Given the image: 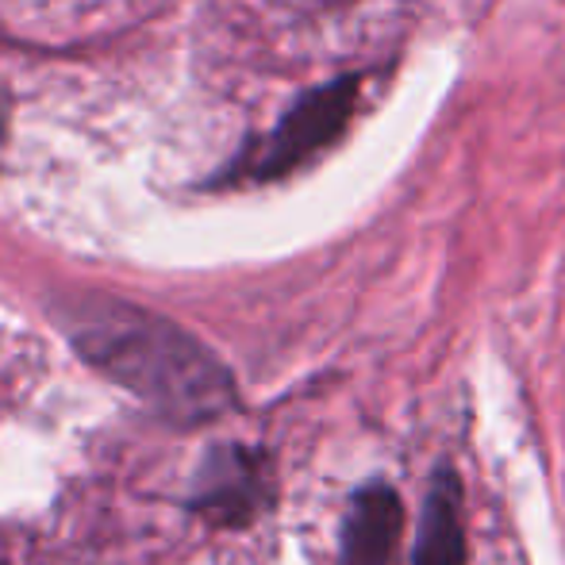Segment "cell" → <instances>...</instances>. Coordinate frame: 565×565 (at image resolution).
<instances>
[{
  "label": "cell",
  "mask_w": 565,
  "mask_h": 565,
  "mask_svg": "<svg viewBox=\"0 0 565 565\" xmlns=\"http://www.w3.org/2000/svg\"><path fill=\"white\" fill-rule=\"evenodd\" d=\"M70 339L82 358L173 424H201L235 404V385L212 350L154 312L89 297L70 312Z\"/></svg>",
  "instance_id": "1"
},
{
  "label": "cell",
  "mask_w": 565,
  "mask_h": 565,
  "mask_svg": "<svg viewBox=\"0 0 565 565\" xmlns=\"http://www.w3.org/2000/svg\"><path fill=\"white\" fill-rule=\"evenodd\" d=\"M358 97H362V77L358 74L335 77L331 85L305 93L258 147L246 150L243 158H235L220 173V185H231V181H277L297 170V166H305L308 158L320 154L323 147H331L347 131Z\"/></svg>",
  "instance_id": "2"
},
{
  "label": "cell",
  "mask_w": 565,
  "mask_h": 565,
  "mask_svg": "<svg viewBox=\"0 0 565 565\" xmlns=\"http://www.w3.org/2000/svg\"><path fill=\"white\" fill-rule=\"evenodd\" d=\"M196 515L224 527H243L269 504V466L258 450L216 447L201 461V473L185 500Z\"/></svg>",
  "instance_id": "3"
},
{
  "label": "cell",
  "mask_w": 565,
  "mask_h": 565,
  "mask_svg": "<svg viewBox=\"0 0 565 565\" xmlns=\"http://www.w3.org/2000/svg\"><path fill=\"white\" fill-rule=\"evenodd\" d=\"M404 531V508L388 484H365L342 523V565H393Z\"/></svg>",
  "instance_id": "4"
},
{
  "label": "cell",
  "mask_w": 565,
  "mask_h": 565,
  "mask_svg": "<svg viewBox=\"0 0 565 565\" xmlns=\"http://www.w3.org/2000/svg\"><path fill=\"white\" fill-rule=\"evenodd\" d=\"M458 481L450 469L435 473V484L424 500V515H419V535H416V565H466V531H461L458 512Z\"/></svg>",
  "instance_id": "5"
}]
</instances>
